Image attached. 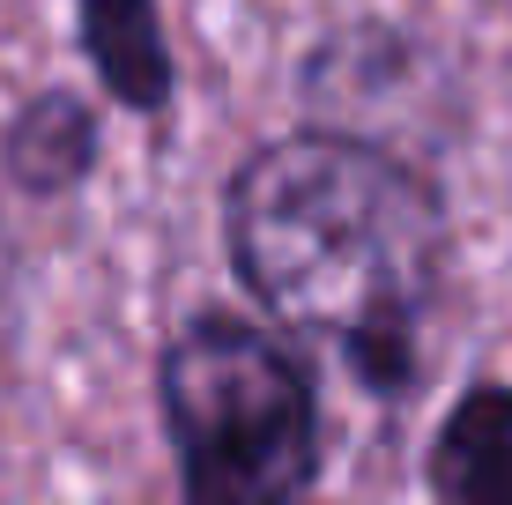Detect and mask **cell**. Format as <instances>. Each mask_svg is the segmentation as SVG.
<instances>
[{
	"label": "cell",
	"mask_w": 512,
	"mask_h": 505,
	"mask_svg": "<svg viewBox=\"0 0 512 505\" xmlns=\"http://www.w3.org/2000/svg\"><path fill=\"white\" fill-rule=\"evenodd\" d=\"M90 45L119 97H134V104L164 97V52H156L149 0H90Z\"/></svg>",
	"instance_id": "cell-4"
},
{
	"label": "cell",
	"mask_w": 512,
	"mask_h": 505,
	"mask_svg": "<svg viewBox=\"0 0 512 505\" xmlns=\"http://www.w3.org/2000/svg\"><path fill=\"white\" fill-rule=\"evenodd\" d=\"M231 253L282 327L386 379L438 298L446 216L409 164L342 134H297L238 171Z\"/></svg>",
	"instance_id": "cell-1"
},
{
	"label": "cell",
	"mask_w": 512,
	"mask_h": 505,
	"mask_svg": "<svg viewBox=\"0 0 512 505\" xmlns=\"http://www.w3.org/2000/svg\"><path fill=\"white\" fill-rule=\"evenodd\" d=\"M164 416L186 505H290L312 476V387L268 335L238 320L186 327L164 357Z\"/></svg>",
	"instance_id": "cell-2"
},
{
	"label": "cell",
	"mask_w": 512,
	"mask_h": 505,
	"mask_svg": "<svg viewBox=\"0 0 512 505\" xmlns=\"http://www.w3.org/2000/svg\"><path fill=\"white\" fill-rule=\"evenodd\" d=\"M0 327H8V238H0Z\"/></svg>",
	"instance_id": "cell-5"
},
{
	"label": "cell",
	"mask_w": 512,
	"mask_h": 505,
	"mask_svg": "<svg viewBox=\"0 0 512 505\" xmlns=\"http://www.w3.org/2000/svg\"><path fill=\"white\" fill-rule=\"evenodd\" d=\"M431 483L446 505H512V394L505 387H475L446 416Z\"/></svg>",
	"instance_id": "cell-3"
}]
</instances>
